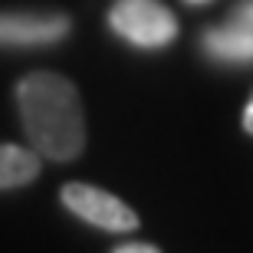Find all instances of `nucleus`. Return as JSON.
<instances>
[{"label": "nucleus", "mask_w": 253, "mask_h": 253, "mask_svg": "<svg viewBox=\"0 0 253 253\" xmlns=\"http://www.w3.org/2000/svg\"><path fill=\"white\" fill-rule=\"evenodd\" d=\"M63 13H0V46H40L66 37Z\"/></svg>", "instance_id": "obj_4"}, {"label": "nucleus", "mask_w": 253, "mask_h": 253, "mask_svg": "<svg viewBox=\"0 0 253 253\" xmlns=\"http://www.w3.org/2000/svg\"><path fill=\"white\" fill-rule=\"evenodd\" d=\"M115 253H161V250L151 244H128V247H119Z\"/></svg>", "instance_id": "obj_8"}, {"label": "nucleus", "mask_w": 253, "mask_h": 253, "mask_svg": "<svg viewBox=\"0 0 253 253\" xmlns=\"http://www.w3.org/2000/svg\"><path fill=\"white\" fill-rule=\"evenodd\" d=\"M40 174V158L20 145H0V191L20 188Z\"/></svg>", "instance_id": "obj_6"}, {"label": "nucleus", "mask_w": 253, "mask_h": 253, "mask_svg": "<svg viewBox=\"0 0 253 253\" xmlns=\"http://www.w3.org/2000/svg\"><path fill=\"white\" fill-rule=\"evenodd\" d=\"M27 138L43 158L73 161L85 145V112L79 92L56 73H30L17 85Z\"/></svg>", "instance_id": "obj_1"}, {"label": "nucleus", "mask_w": 253, "mask_h": 253, "mask_svg": "<svg viewBox=\"0 0 253 253\" xmlns=\"http://www.w3.org/2000/svg\"><path fill=\"white\" fill-rule=\"evenodd\" d=\"M234 23H240V27H250V30H253V3H244V7L237 10Z\"/></svg>", "instance_id": "obj_7"}, {"label": "nucleus", "mask_w": 253, "mask_h": 253, "mask_svg": "<svg viewBox=\"0 0 253 253\" xmlns=\"http://www.w3.org/2000/svg\"><path fill=\"white\" fill-rule=\"evenodd\" d=\"M109 23L119 37L148 49L171 43L174 33H178V23L171 17V10L158 0H115Z\"/></svg>", "instance_id": "obj_2"}, {"label": "nucleus", "mask_w": 253, "mask_h": 253, "mask_svg": "<svg viewBox=\"0 0 253 253\" xmlns=\"http://www.w3.org/2000/svg\"><path fill=\"white\" fill-rule=\"evenodd\" d=\"M204 49L227 63H247V59H253V30L240 27V23L227 30H211L204 37Z\"/></svg>", "instance_id": "obj_5"}, {"label": "nucleus", "mask_w": 253, "mask_h": 253, "mask_svg": "<svg viewBox=\"0 0 253 253\" xmlns=\"http://www.w3.org/2000/svg\"><path fill=\"white\" fill-rule=\"evenodd\" d=\"M63 204L76 217H83L85 224L99 227V230L125 234V230H135L138 227V217H135V211L128 204H122L119 197H112L109 191L92 188V184H66Z\"/></svg>", "instance_id": "obj_3"}, {"label": "nucleus", "mask_w": 253, "mask_h": 253, "mask_svg": "<svg viewBox=\"0 0 253 253\" xmlns=\"http://www.w3.org/2000/svg\"><path fill=\"white\" fill-rule=\"evenodd\" d=\"M244 128L253 135V99L247 102V109H244Z\"/></svg>", "instance_id": "obj_9"}]
</instances>
